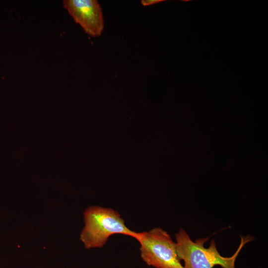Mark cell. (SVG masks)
I'll return each mask as SVG.
<instances>
[{"label":"cell","instance_id":"3957f363","mask_svg":"<svg viewBox=\"0 0 268 268\" xmlns=\"http://www.w3.org/2000/svg\"><path fill=\"white\" fill-rule=\"evenodd\" d=\"M140 244V256L155 268H183L174 242L167 231L159 227L137 232L134 238Z\"/></svg>","mask_w":268,"mask_h":268},{"label":"cell","instance_id":"277c9868","mask_svg":"<svg viewBox=\"0 0 268 268\" xmlns=\"http://www.w3.org/2000/svg\"><path fill=\"white\" fill-rule=\"evenodd\" d=\"M64 7L89 36L101 35L104 28L102 9L96 0H64Z\"/></svg>","mask_w":268,"mask_h":268},{"label":"cell","instance_id":"7a4b0ae2","mask_svg":"<svg viewBox=\"0 0 268 268\" xmlns=\"http://www.w3.org/2000/svg\"><path fill=\"white\" fill-rule=\"evenodd\" d=\"M83 217L84 226L79 240L86 249L103 247L113 235L135 238L137 233L129 228L120 213L111 208L90 206L84 210Z\"/></svg>","mask_w":268,"mask_h":268},{"label":"cell","instance_id":"6da1fadb","mask_svg":"<svg viewBox=\"0 0 268 268\" xmlns=\"http://www.w3.org/2000/svg\"><path fill=\"white\" fill-rule=\"evenodd\" d=\"M175 238L178 256L184 263L183 268H212L215 266L235 268V261L241 250L246 243L254 240V237L249 235L241 236L240 245L235 253L230 257H224L217 251L214 240L211 241L208 248L204 247L208 237L193 241L183 229H180L175 234Z\"/></svg>","mask_w":268,"mask_h":268},{"label":"cell","instance_id":"5b68a950","mask_svg":"<svg viewBox=\"0 0 268 268\" xmlns=\"http://www.w3.org/2000/svg\"><path fill=\"white\" fill-rule=\"evenodd\" d=\"M162 1V0H141V3L143 6H148Z\"/></svg>","mask_w":268,"mask_h":268}]
</instances>
